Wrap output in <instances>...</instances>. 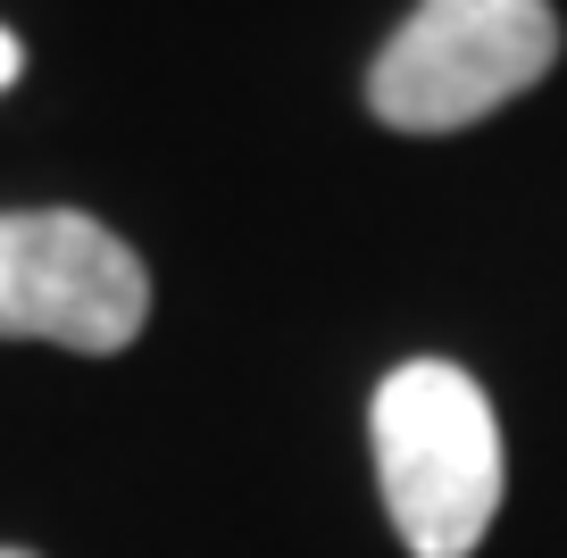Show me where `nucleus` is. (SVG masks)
<instances>
[{
	"label": "nucleus",
	"instance_id": "nucleus-4",
	"mask_svg": "<svg viewBox=\"0 0 567 558\" xmlns=\"http://www.w3.org/2000/svg\"><path fill=\"white\" fill-rule=\"evenodd\" d=\"M18 68H25V51H18V34H9V25H0V92L18 84Z\"/></svg>",
	"mask_w": 567,
	"mask_h": 558
},
{
	"label": "nucleus",
	"instance_id": "nucleus-5",
	"mask_svg": "<svg viewBox=\"0 0 567 558\" xmlns=\"http://www.w3.org/2000/svg\"><path fill=\"white\" fill-rule=\"evenodd\" d=\"M0 558H34V550H0Z\"/></svg>",
	"mask_w": 567,
	"mask_h": 558
},
{
	"label": "nucleus",
	"instance_id": "nucleus-1",
	"mask_svg": "<svg viewBox=\"0 0 567 558\" xmlns=\"http://www.w3.org/2000/svg\"><path fill=\"white\" fill-rule=\"evenodd\" d=\"M375 484L392 534L417 558H467L501 517V417L484 384L451 359H409L375 384L368 409Z\"/></svg>",
	"mask_w": 567,
	"mask_h": 558
},
{
	"label": "nucleus",
	"instance_id": "nucleus-3",
	"mask_svg": "<svg viewBox=\"0 0 567 558\" xmlns=\"http://www.w3.org/2000/svg\"><path fill=\"white\" fill-rule=\"evenodd\" d=\"M151 317L142 259L84 209H9L0 217V342H59L109 359Z\"/></svg>",
	"mask_w": 567,
	"mask_h": 558
},
{
	"label": "nucleus",
	"instance_id": "nucleus-2",
	"mask_svg": "<svg viewBox=\"0 0 567 558\" xmlns=\"http://www.w3.org/2000/svg\"><path fill=\"white\" fill-rule=\"evenodd\" d=\"M550 59H559L550 0H417L368 68V108L392 134H460L534 92Z\"/></svg>",
	"mask_w": 567,
	"mask_h": 558
}]
</instances>
